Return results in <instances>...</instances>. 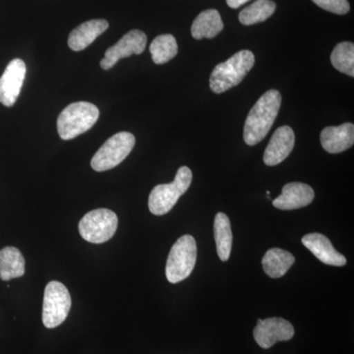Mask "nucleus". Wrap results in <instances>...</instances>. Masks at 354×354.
Instances as JSON below:
<instances>
[{"instance_id":"obj_1","label":"nucleus","mask_w":354,"mask_h":354,"mask_svg":"<svg viewBox=\"0 0 354 354\" xmlns=\"http://www.w3.org/2000/svg\"><path fill=\"white\" fill-rule=\"evenodd\" d=\"M281 95L278 90H269L256 102L247 115L244 125V141L248 146L260 143L272 129L278 118Z\"/></svg>"},{"instance_id":"obj_2","label":"nucleus","mask_w":354,"mask_h":354,"mask_svg":"<svg viewBox=\"0 0 354 354\" xmlns=\"http://www.w3.org/2000/svg\"><path fill=\"white\" fill-rule=\"evenodd\" d=\"M255 64L252 51L241 50L227 62L216 65L209 77V88L215 94L227 92L241 84Z\"/></svg>"},{"instance_id":"obj_3","label":"nucleus","mask_w":354,"mask_h":354,"mask_svg":"<svg viewBox=\"0 0 354 354\" xmlns=\"http://www.w3.org/2000/svg\"><path fill=\"white\" fill-rule=\"evenodd\" d=\"M99 109L88 102L69 104L57 118V132L60 138L68 141L87 132L99 120Z\"/></svg>"},{"instance_id":"obj_4","label":"nucleus","mask_w":354,"mask_h":354,"mask_svg":"<svg viewBox=\"0 0 354 354\" xmlns=\"http://www.w3.org/2000/svg\"><path fill=\"white\" fill-rule=\"evenodd\" d=\"M192 171L189 167H181L176 172V178L169 184H160L153 187L149 196V209L155 216L169 213L179 198L190 187Z\"/></svg>"},{"instance_id":"obj_5","label":"nucleus","mask_w":354,"mask_h":354,"mask_svg":"<svg viewBox=\"0 0 354 354\" xmlns=\"http://www.w3.org/2000/svg\"><path fill=\"white\" fill-rule=\"evenodd\" d=\"M197 259V245L194 237L183 235L172 245L167 261L165 276L171 283L187 279L194 269Z\"/></svg>"},{"instance_id":"obj_6","label":"nucleus","mask_w":354,"mask_h":354,"mask_svg":"<svg viewBox=\"0 0 354 354\" xmlns=\"http://www.w3.org/2000/svg\"><path fill=\"white\" fill-rule=\"evenodd\" d=\"M118 218L109 209L88 212L79 223V234L90 243L102 244L113 239L118 230Z\"/></svg>"},{"instance_id":"obj_7","label":"nucleus","mask_w":354,"mask_h":354,"mask_svg":"<svg viewBox=\"0 0 354 354\" xmlns=\"http://www.w3.org/2000/svg\"><path fill=\"white\" fill-rule=\"evenodd\" d=\"M135 142L134 135L131 133H116L95 153L91 160L93 169L102 172L118 167L131 153Z\"/></svg>"},{"instance_id":"obj_8","label":"nucleus","mask_w":354,"mask_h":354,"mask_svg":"<svg viewBox=\"0 0 354 354\" xmlns=\"http://www.w3.org/2000/svg\"><path fill=\"white\" fill-rule=\"evenodd\" d=\"M72 300L68 290L59 281H50L46 286L43 304V323L48 329H53L66 320Z\"/></svg>"},{"instance_id":"obj_9","label":"nucleus","mask_w":354,"mask_h":354,"mask_svg":"<svg viewBox=\"0 0 354 354\" xmlns=\"http://www.w3.org/2000/svg\"><path fill=\"white\" fill-rule=\"evenodd\" d=\"M147 36L140 30H132L125 34L114 46L106 50L104 57L101 60V67L104 70L113 68L122 58L132 55H141L145 50Z\"/></svg>"},{"instance_id":"obj_10","label":"nucleus","mask_w":354,"mask_h":354,"mask_svg":"<svg viewBox=\"0 0 354 354\" xmlns=\"http://www.w3.org/2000/svg\"><path fill=\"white\" fill-rule=\"evenodd\" d=\"M295 335V329L288 321L283 318H268L258 320L254 329V339L262 348H272L279 342H288Z\"/></svg>"},{"instance_id":"obj_11","label":"nucleus","mask_w":354,"mask_h":354,"mask_svg":"<svg viewBox=\"0 0 354 354\" xmlns=\"http://www.w3.org/2000/svg\"><path fill=\"white\" fill-rule=\"evenodd\" d=\"M26 72L25 62L20 58H16L9 62L2 74L0 78V102L7 108H11L17 101L24 83Z\"/></svg>"},{"instance_id":"obj_12","label":"nucleus","mask_w":354,"mask_h":354,"mask_svg":"<svg viewBox=\"0 0 354 354\" xmlns=\"http://www.w3.org/2000/svg\"><path fill=\"white\" fill-rule=\"evenodd\" d=\"M295 136L292 128L281 127L274 131L264 153L265 165L269 167L279 165L292 152Z\"/></svg>"},{"instance_id":"obj_13","label":"nucleus","mask_w":354,"mask_h":354,"mask_svg":"<svg viewBox=\"0 0 354 354\" xmlns=\"http://www.w3.org/2000/svg\"><path fill=\"white\" fill-rule=\"evenodd\" d=\"M314 191L307 184L291 183L283 186V192L272 201L277 209H297L308 206L314 200Z\"/></svg>"},{"instance_id":"obj_14","label":"nucleus","mask_w":354,"mask_h":354,"mask_svg":"<svg viewBox=\"0 0 354 354\" xmlns=\"http://www.w3.org/2000/svg\"><path fill=\"white\" fill-rule=\"evenodd\" d=\"M302 243L314 256L324 264L342 267L346 264L344 255L337 252L332 242L325 235L309 234L302 237Z\"/></svg>"},{"instance_id":"obj_15","label":"nucleus","mask_w":354,"mask_h":354,"mask_svg":"<svg viewBox=\"0 0 354 354\" xmlns=\"http://www.w3.org/2000/svg\"><path fill=\"white\" fill-rule=\"evenodd\" d=\"M321 145L330 153H339L348 150L354 144V125L344 123L339 127H326L321 132Z\"/></svg>"},{"instance_id":"obj_16","label":"nucleus","mask_w":354,"mask_h":354,"mask_svg":"<svg viewBox=\"0 0 354 354\" xmlns=\"http://www.w3.org/2000/svg\"><path fill=\"white\" fill-rule=\"evenodd\" d=\"M109 22L104 19L87 21L79 25L71 32L68 38V46L72 50L81 51L94 43L97 37L109 29Z\"/></svg>"},{"instance_id":"obj_17","label":"nucleus","mask_w":354,"mask_h":354,"mask_svg":"<svg viewBox=\"0 0 354 354\" xmlns=\"http://www.w3.org/2000/svg\"><path fill=\"white\" fill-rule=\"evenodd\" d=\"M25 258L19 249L7 246L0 250V279L4 281L21 278L25 274Z\"/></svg>"},{"instance_id":"obj_18","label":"nucleus","mask_w":354,"mask_h":354,"mask_svg":"<svg viewBox=\"0 0 354 354\" xmlns=\"http://www.w3.org/2000/svg\"><path fill=\"white\" fill-rule=\"evenodd\" d=\"M223 29V23L218 11L216 9H208L200 13L196 19L193 21L191 35L196 39H213Z\"/></svg>"},{"instance_id":"obj_19","label":"nucleus","mask_w":354,"mask_h":354,"mask_svg":"<svg viewBox=\"0 0 354 354\" xmlns=\"http://www.w3.org/2000/svg\"><path fill=\"white\" fill-rule=\"evenodd\" d=\"M295 262V258L292 254L279 248L268 250L262 260L263 269L272 279L285 276Z\"/></svg>"},{"instance_id":"obj_20","label":"nucleus","mask_w":354,"mask_h":354,"mask_svg":"<svg viewBox=\"0 0 354 354\" xmlns=\"http://www.w3.org/2000/svg\"><path fill=\"white\" fill-rule=\"evenodd\" d=\"M214 232H215L216 252L220 259L225 262L230 259L232 247V225H230V218L225 214H216L215 223H214Z\"/></svg>"},{"instance_id":"obj_21","label":"nucleus","mask_w":354,"mask_h":354,"mask_svg":"<svg viewBox=\"0 0 354 354\" xmlns=\"http://www.w3.org/2000/svg\"><path fill=\"white\" fill-rule=\"evenodd\" d=\"M276 8V3L272 0H256L239 13V19L245 26L257 24L271 17Z\"/></svg>"},{"instance_id":"obj_22","label":"nucleus","mask_w":354,"mask_h":354,"mask_svg":"<svg viewBox=\"0 0 354 354\" xmlns=\"http://www.w3.org/2000/svg\"><path fill=\"white\" fill-rule=\"evenodd\" d=\"M150 53L156 64H167L178 53L176 38L169 34L158 36L151 44Z\"/></svg>"},{"instance_id":"obj_23","label":"nucleus","mask_w":354,"mask_h":354,"mask_svg":"<svg viewBox=\"0 0 354 354\" xmlns=\"http://www.w3.org/2000/svg\"><path fill=\"white\" fill-rule=\"evenodd\" d=\"M330 62L335 69L342 73L354 77V44L351 41H344L335 46Z\"/></svg>"},{"instance_id":"obj_24","label":"nucleus","mask_w":354,"mask_h":354,"mask_svg":"<svg viewBox=\"0 0 354 354\" xmlns=\"http://www.w3.org/2000/svg\"><path fill=\"white\" fill-rule=\"evenodd\" d=\"M312 1L321 8L337 15H344L351 9L348 0H312Z\"/></svg>"},{"instance_id":"obj_25","label":"nucleus","mask_w":354,"mask_h":354,"mask_svg":"<svg viewBox=\"0 0 354 354\" xmlns=\"http://www.w3.org/2000/svg\"><path fill=\"white\" fill-rule=\"evenodd\" d=\"M248 1H250V0H227V3L230 8L236 9L243 6V4L247 3Z\"/></svg>"}]
</instances>
